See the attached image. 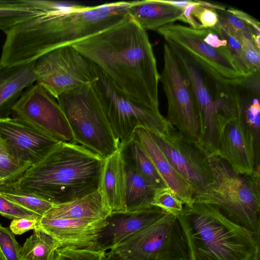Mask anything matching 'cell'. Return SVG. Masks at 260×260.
<instances>
[{
  "label": "cell",
  "instance_id": "83f0119b",
  "mask_svg": "<svg viewBox=\"0 0 260 260\" xmlns=\"http://www.w3.org/2000/svg\"><path fill=\"white\" fill-rule=\"evenodd\" d=\"M30 166L15 156L0 135V186L16 181Z\"/></svg>",
  "mask_w": 260,
  "mask_h": 260
},
{
  "label": "cell",
  "instance_id": "d590c367",
  "mask_svg": "<svg viewBox=\"0 0 260 260\" xmlns=\"http://www.w3.org/2000/svg\"><path fill=\"white\" fill-rule=\"evenodd\" d=\"M217 12L219 23L232 31L242 34L253 41L254 36L250 28L243 20L226 10Z\"/></svg>",
  "mask_w": 260,
  "mask_h": 260
},
{
  "label": "cell",
  "instance_id": "603a6c76",
  "mask_svg": "<svg viewBox=\"0 0 260 260\" xmlns=\"http://www.w3.org/2000/svg\"><path fill=\"white\" fill-rule=\"evenodd\" d=\"M183 10L165 3L163 0L132 1L128 14L145 31L160 27L181 20Z\"/></svg>",
  "mask_w": 260,
  "mask_h": 260
},
{
  "label": "cell",
  "instance_id": "4fadbf2b",
  "mask_svg": "<svg viewBox=\"0 0 260 260\" xmlns=\"http://www.w3.org/2000/svg\"><path fill=\"white\" fill-rule=\"evenodd\" d=\"M149 130L156 145L192 187L194 193L213 182L208 155L198 142L187 139L170 124L164 133Z\"/></svg>",
  "mask_w": 260,
  "mask_h": 260
},
{
  "label": "cell",
  "instance_id": "4dcf8cb0",
  "mask_svg": "<svg viewBox=\"0 0 260 260\" xmlns=\"http://www.w3.org/2000/svg\"><path fill=\"white\" fill-rule=\"evenodd\" d=\"M151 205L175 217L181 213L183 208L182 201L169 187L159 188L156 190Z\"/></svg>",
  "mask_w": 260,
  "mask_h": 260
},
{
  "label": "cell",
  "instance_id": "ac0fdd59",
  "mask_svg": "<svg viewBox=\"0 0 260 260\" xmlns=\"http://www.w3.org/2000/svg\"><path fill=\"white\" fill-rule=\"evenodd\" d=\"M106 219L97 221L41 217L38 228L48 233L61 247L95 249Z\"/></svg>",
  "mask_w": 260,
  "mask_h": 260
},
{
  "label": "cell",
  "instance_id": "f1b7e54d",
  "mask_svg": "<svg viewBox=\"0 0 260 260\" xmlns=\"http://www.w3.org/2000/svg\"><path fill=\"white\" fill-rule=\"evenodd\" d=\"M0 193L13 202L41 217L54 205L37 196L18 192L4 186H0Z\"/></svg>",
  "mask_w": 260,
  "mask_h": 260
},
{
  "label": "cell",
  "instance_id": "2e32d148",
  "mask_svg": "<svg viewBox=\"0 0 260 260\" xmlns=\"http://www.w3.org/2000/svg\"><path fill=\"white\" fill-rule=\"evenodd\" d=\"M0 135L15 156L30 166L42 160L60 143L14 117L0 118Z\"/></svg>",
  "mask_w": 260,
  "mask_h": 260
},
{
  "label": "cell",
  "instance_id": "1f68e13d",
  "mask_svg": "<svg viewBox=\"0 0 260 260\" xmlns=\"http://www.w3.org/2000/svg\"><path fill=\"white\" fill-rule=\"evenodd\" d=\"M21 248L15 235L0 223V256L2 260H20Z\"/></svg>",
  "mask_w": 260,
  "mask_h": 260
},
{
  "label": "cell",
  "instance_id": "74e56055",
  "mask_svg": "<svg viewBox=\"0 0 260 260\" xmlns=\"http://www.w3.org/2000/svg\"><path fill=\"white\" fill-rule=\"evenodd\" d=\"M40 219L16 218L13 219L9 229L14 234L20 235L31 230L38 228Z\"/></svg>",
  "mask_w": 260,
  "mask_h": 260
},
{
  "label": "cell",
  "instance_id": "30bf717a",
  "mask_svg": "<svg viewBox=\"0 0 260 260\" xmlns=\"http://www.w3.org/2000/svg\"><path fill=\"white\" fill-rule=\"evenodd\" d=\"M156 31L166 43L178 48L220 82L236 86L249 78L239 70L229 49L216 48L208 44L203 38L201 29L172 23Z\"/></svg>",
  "mask_w": 260,
  "mask_h": 260
},
{
  "label": "cell",
  "instance_id": "8d00e7d4",
  "mask_svg": "<svg viewBox=\"0 0 260 260\" xmlns=\"http://www.w3.org/2000/svg\"><path fill=\"white\" fill-rule=\"evenodd\" d=\"M191 15L199 20L204 28H212L215 27L219 21L217 11L216 10L201 6L194 5L191 10Z\"/></svg>",
  "mask_w": 260,
  "mask_h": 260
},
{
  "label": "cell",
  "instance_id": "9a60e30c",
  "mask_svg": "<svg viewBox=\"0 0 260 260\" xmlns=\"http://www.w3.org/2000/svg\"><path fill=\"white\" fill-rule=\"evenodd\" d=\"M215 155L239 173H260V151L240 113L222 127Z\"/></svg>",
  "mask_w": 260,
  "mask_h": 260
},
{
  "label": "cell",
  "instance_id": "8992f818",
  "mask_svg": "<svg viewBox=\"0 0 260 260\" xmlns=\"http://www.w3.org/2000/svg\"><path fill=\"white\" fill-rule=\"evenodd\" d=\"M167 44L185 72L195 95L199 119L198 143L208 154L215 155L222 127L239 114L237 86L220 82L178 48Z\"/></svg>",
  "mask_w": 260,
  "mask_h": 260
},
{
  "label": "cell",
  "instance_id": "4316f807",
  "mask_svg": "<svg viewBox=\"0 0 260 260\" xmlns=\"http://www.w3.org/2000/svg\"><path fill=\"white\" fill-rule=\"evenodd\" d=\"M60 243L42 230L37 228L26 239L20 251V260H55Z\"/></svg>",
  "mask_w": 260,
  "mask_h": 260
},
{
  "label": "cell",
  "instance_id": "7c38bea8",
  "mask_svg": "<svg viewBox=\"0 0 260 260\" xmlns=\"http://www.w3.org/2000/svg\"><path fill=\"white\" fill-rule=\"evenodd\" d=\"M36 83L56 99L98 77L96 67L72 46L55 49L36 61Z\"/></svg>",
  "mask_w": 260,
  "mask_h": 260
},
{
  "label": "cell",
  "instance_id": "6da1fadb",
  "mask_svg": "<svg viewBox=\"0 0 260 260\" xmlns=\"http://www.w3.org/2000/svg\"><path fill=\"white\" fill-rule=\"evenodd\" d=\"M43 13L5 33L1 68L26 65L57 48L72 45L117 24L128 14L132 1L87 6L42 0Z\"/></svg>",
  "mask_w": 260,
  "mask_h": 260
},
{
  "label": "cell",
  "instance_id": "b9f144b4",
  "mask_svg": "<svg viewBox=\"0 0 260 260\" xmlns=\"http://www.w3.org/2000/svg\"><path fill=\"white\" fill-rule=\"evenodd\" d=\"M2 1H0V4L2 3Z\"/></svg>",
  "mask_w": 260,
  "mask_h": 260
},
{
  "label": "cell",
  "instance_id": "ba28073f",
  "mask_svg": "<svg viewBox=\"0 0 260 260\" xmlns=\"http://www.w3.org/2000/svg\"><path fill=\"white\" fill-rule=\"evenodd\" d=\"M97 71L98 78L92 84L120 144L129 139L139 126L158 133H164L167 129L170 123L160 112L140 106L129 100L119 92L99 69Z\"/></svg>",
  "mask_w": 260,
  "mask_h": 260
},
{
  "label": "cell",
  "instance_id": "44dd1931",
  "mask_svg": "<svg viewBox=\"0 0 260 260\" xmlns=\"http://www.w3.org/2000/svg\"><path fill=\"white\" fill-rule=\"evenodd\" d=\"M100 189L111 213L125 212V164L119 148L104 159Z\"/></svg>",
  "mask_w": 260,
  "mask_h": 260
},
{
  "label": "cell",
  "instance_id": "e575fe53",
  "mask_svg": "<svg viewBox=\"0 0 260 260\" xmlns=\"http://www.w3.org/2000/svg\"><path fill=\"white\" fill-rule=\"evenodd\" d=\"M0 214L9 219L27 218L40 219L41 216L8 199L0 193Z\"/></svg>",
  "mask_w": 260,
  "mask_h": 260
},
{
  "label": "cell",
  "instance_id": "cb8c5ba5",
  "mask_svg": "<svg viewBox=\"0 0 260 260\" xmlns=\"http://www.w3.org/2000/svg\"><path fill=\"white\" fill-rule=\"evenodd\" d=\"M119 149L126 165L144 176L157 189L168 187L134 135L126 141L120 143Z\"/></svg>",
  "mask_w": 260,
  "mask_h": 260
},
{
  "label": "cell",
  "instance_id": "f546056e",
  "mask_svg": "<svg viewBox=\"0 0 260 260\" xmlns=\"http://www.w3.org/2000/svg\"><path fill=\"white\" fill-rule=\"evenodd\" d=\"M212 28L226 40L230 54L240 72L247 77L253 75L245 60L239 41L219 23Z\"/></svg>",
  "mask_w": 260,
  "mask_h": 260
},
{
  "label": "cell",
  "instance_id": "5b68a950",
  "mask_svg": "<svg viewBox=\"0 0 260 260\" xmlns=\"http://www.w3.org/2000/svg\"><path fill=\"white\" fill-rule=\"evenodd\" d=\"M207 154L213 181L194 194L193 203L216 207L259 240L260 173H239L217 155Z\"/></svg>",
  "mask_w": 260,
  "mask_h": 260
},
{
  "label": "cell",
  "instance_id": "484cf974",
  "mask_svg": "<svg viewBox=\"0 0 260 260\" xmlns=\"http://www.w3.org/2000/svg\"><path fill=\"white\" fill-rule=\"evenodd\" d=\"M43 12L41 0L2 1L0 4V30L5 34Z\"/></svg>",
  "mask_w": 260,
  "mask_h": 260
},
{
  "label": "cell",
  "instance_id": "ffe728a7",
  "mask_svg": "<svg viewBox=\"0 0 260 260\" xmlns=\"http://www.w3.org/2000/svg\"><path fill=\"white\" fill-rule=\"evenodd\" d=\"M111 214L100 189L75 200L53 206L43 216L81 220H105Z\"/></svg>",
  "mask_w": 260,
  "mask_h": 260
},
{
  "label": "cell",
  "instance_id": "60d3db41",
  "mask_svg": "<svg viewBox=\"0 0 260 260\" xmlns=\"http://www.w3.org/2000/svg\"><path fill=\"white\" fill-rule=\"evenodd\" d=\"M0 260H2V258H1V256H0Z\"/></svg>",
  "mask_w": 260,
  "mask_h": 260
},
{
  "label": "cell",
  "instance_id": "7a4b0ae2",
  "mask_svg": "<svg viewBox=\"0 0 260 260\" xmlns=\"http://www.w3.org/2000/svg\"><path fill=\"white\" fill-rule=\"evenodd\" d=\"M123 95L160 112L159 74L146 31L127 15L113 26L72 45Z\"/></svg>",
  "mask_w": 260,
  "mask_h": 260
},
{
  "label": "cell",
  "instance_id": "e0dca14e",
  "mask_svg": "<svg viewBox=\"0 0 260 260\" xmlns=\"http://www.w3.org/2000/svg\"><path fill=\"white\" fill-rule=\"evenodd\" d=\"M167 214L153 205L135 211L111 213L106 219L107 224L100 236L95 250L106 251L113 249Z\"/></svg>",
  "mask_w": 260,
  "mask_h": 260
},
{
  "label": "cell",
  "instance_id": "9c48e42d",
  "mask_svg": "<svg viewBox=\"0 0 260 260\" xmlns=\"http://www.w3.org/2000/svg\"><path fill=\"white\" fill-rule=\"evenodd\" d=\"M112 249L132 260H189L181 225L169 214Z\"/></svg>",
  "mask_w": 260,
  "mask_h": 260
},
{
  "label": "cell",
  "instance_id": "277c9868",
  "mask_svg": "<svg viewBox=\"0 0 260 260\" xmlns=\"http://www.w3.org/2000/svg\"><path fill=\"white\" fill-rule=\"evenodd\" d=\"M176 217L189 260H259V240L216 207L193 203Z\"/></svg>",
  "mask_w": 260,
  "mask_h": 260
},
{
  "label": "cell",
  "instance_id": "d6986e66",
  "mask_svg": "<svg viewBox=\"0 0 260 260\" xmlns=\"http://www.w3.org/2000/svg\"><path fill=\"white\" fill-rule=\"evenodd\" d=\"M133 135L147 152L167 185L175 192L183 205H191L193 203V188L171 165L153 140L149 130L139 126Z\"/></svg>",
  "mask_w": 260,
  "mask_h": 260
},
{
  "label": "cell",
  "instance_id": "52a82bcc",
  "mask_svg": "<svg viewBox=\"0 0 260 260\" xmlns=\"http://www.w3.org/2000/svg\"><path fill=\"white\" fill-rule=\"evenodd\" d=\"M71 128L74 143L105 159L120 142L114 134L92 83L65 92L57 99Z\"/></svg>",
  "mask_w": 260,
  "mask_h": 260
},
{
  "label": "cell",
  "instance_id": "ab89813d",
  "mask_svg": "<svg viewBox=\"0 0 260 260\" xmlns=\"http://www.w3.org/2000/svg\"><path fill=\"white\" fill-rule=\"evenodd\" d=\"M101 260H132L130 259L114 249L109 250L108 252L103 251L101 257Z\"/></svg>",
  "mask_w": 260,
  "mask_h": 260
},
{
  "label": "cell",
  "instance_id": "3957f363",
  "mask_svg": "<svg viewBox=\"0 0 260 260\" xmlns=\"http://www.w3.org/2000/svg\"><path fill=\"white\" fill-rule=\"evenodd\" d=\"M104 159L74 143L60 142L16 181L1 186L39 197L53 205L100 189Z\"/></svg>",
  "mask_w": 260,
  "mask_h": 260
},
{
  "label": "cell",
  "instance_id": "836d02e7",
  "mask_svg": "<svg viewBox=\"0 0 260 260\" xmlns=\"http://www.w3.org/2000/svg\"><path fill=\"white\" fill-rule=\"evenodd\" d=\"M240 43L245 60L252 74L259 72L260 49L249 39L240 34L232 33Z\"/></svg>",
  "mask_w": 260,
  "mask_h": 260
},
{
  "label": "cell",
  "instance_id": "d4e9b609",
  "mask_svg": "<svg viewBox=\"0 0 260 260\" xmlns=\"http://www.w3.org/2000/svg\"><path fill=\"white\" fill-rule=\"evenodd\" d=\"M125 212L135 211L151 206L157 188L144 176L125 164Z\"/></svg>",
  "mask_w": 260,
  "mask_h": 260
},
{
  "label": "cell",
  "instance_id": "8fae6325",
  "mask_svg": "<svg viewBox=\"0 0 260 260\" xmlns=\"http://www.w3.org/2000/svg\"><path fill=\"white\" fill-rule=\"evenodd\" d=\"M163 52L164 67L159 81L168 101L166 119L185 138L198 142L199 111L192 86L166 43L164 45Z\"/></svg>",
  "mask_w": 260,
  "mask_h": 260
},
{
  "label": "cell",
  "instance_id": "5bb4252c",
  "mask_svg": "<svg viewBox=\"0 0 260 260\" xmlns=\"http://www.w3.org/2000/svg\"><path fill=\"white\" fill-rule=\"evenodd\" d=\"M11 113L14 118L53 139L74 143L71 128L57 101L36 83L23 91Z\"/></svg>",
  "mask_w": 260,
  "mask_h": 260
},
{
  "label": "cell",
  "instance_id": "7402d4cb",
  "mask_svg": "<svg viewBox=\"0 0 260 260\" xmlns=\"http://www.w3.org/2000/svg\"><path fill=\"white\" fill-rule=\"evenodd\" d=\"M35 62L11 68H0V118L9 117L23 90L36 82Z\"/></svg>",
  "mask_w": 260,
  "mask_h": 260
},
{
  "label": "cell",
  "instance_id": "f35d334b",
  "mask_svg": "<svg viewBox=\"0 0 260 260\" xmlns=\"http://www.w3.org/2000/svg\"><path fill=\"white\" fill-rule=\"evenodd\" d=\"M243 20L250 28L254 38L260 36V24L259 22L247 13L241 10L230 8L226 10Z\"/></svg>",
  "mask_w": 260,
  "mask_h": 260
},
{
  "label": "cell",
  "instance_id": "d6a6232c",
  "mask_svg": "<svg viewBox=\"0 0 260 260\" xmlns=\"http://www.w3.org/2000/svg\"><path fill=\"white\" fill-rule=\"evenodd\" d=\"M103 252L91 249L61 247L57 249L55 260H101Z\"/></svg>",
  "mask_w": 260,
  "mask_h": 260
}]
</instances>
